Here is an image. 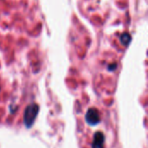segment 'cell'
Returning <instances> with one entry per match:
<instances>
[{
	"label": "cell",
	"instance_id": "6da1fadb",
	"mask_svg": "<svg viewBox=\"0 0 148 148\" xmlns=\"http://www.w3.org/2000/svg\"><path fill=\"white\" fill-rule=\"evenodd\" d=\"M38 112H39V107L35 103L29 105L25 108L24 114H23V123L26 126V127L29 128L33 125Z\"/></svg>",
	"mask_w": 148,
	"mask_h": 148
},
{
	"label": "cell",
	"instance_id": "7a4b0ae2",
	"mask_svg": "<svg viewBox=\"0 0 148 148\" xmlns=\"http://www.w3.org/2000/svg\"><path fill=\"white\" fill-rule=\"evenodd\" d=\"M85 120H86L87 123L90 126H95V125L99 124V122L101 121L99 111L96 108L88 109L86 114Z\"/></svg>",
	"mask_w": 148,
	"mask_h": 148
},
{
	"label": "cell",
	"instance_id": "3957f363",
	"mask_svg": "<svg viewBox=\"0 0 148 148\" xmlns=\"http://www.w3.org/2000/svg\"><path fill=\"white\" fill-rule=\"evenodd\" d=\"M105 136L101 132H96L94 136L92 148H104Z\"/></svg>",
	"mask_w": 148,
	"mask_h": 148
},
{
	"label": "cell",
	"instance_id": "277c9868",
	"mask_svg": "<svg viewBox=\"0 0 148 148\" xmlns=\"http://www.w3.org/2000/svg\"><path fill=\"white\" fill-rule=\"evenodd\" d=\"M120 40L124 46H127L131 42V36L128 33H123L120 37Z\"/></svg>",
	"mask_w": 148,
	"mask_h": 148
},
{
	"label": "cell",
	"instance_id": "5b68a950",
	"mask_svg": "<svg viewBox=\"0 0 148 148\" xmlns=\"http://www.w3.org/2000/svg\"><path fill=\"white\" fill-rule=\"evenodd\" d=\"M116 67H117L116 64H112V65L109 66V70H114V69H115Z\"/></svg>",
	"mask_w": 148,
	"mask_h": 148
}]
</instances>
